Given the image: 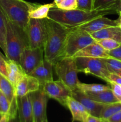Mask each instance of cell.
I'll return each mask as SVG.
<instances>
[{"instance_id":"36","label":"cell","mask_w":121,"mask_h":122,"mask_svg":"<svg viewBox=\"0 0 121 122\" xmlns=\"http://www.w3.org/2000/svg\"><path fill=\"white\" fill-rule=\"evenodd\" d=\"M7 58H0V73L7 77V71L6 68Z\"/></svg>"},{"instance_id":"22","label":"cell","mask_w":121,"mask_h":122,"mask_svg":"<svg viewBox=\"0 0 121 122\" xmlns=\"http://www.w3.org/2000/svg\"><path fill=\"white\" fill-rule=\"evenodd\" d=\"M91 100L102 104L114 103L119 102L115 97L111 88L107 90L98 92H85Z\"/></svg>"},{"instance_id":"14","label":"cell","mask_w":121,"mask_h":122,"mask_svg":"<svg viewBox=\"0 0 121 122\" xmlns=\"http://www.w3.org/2000/svg\"><path fill=\"white\" fill-rule=\"evenodd\" d=\"M53 64L45 58L40 64L29 75L38 80L40 85L43 86L46 83L53 81Z\"/></svg>"},{"instance_id":"9","label":"cell","mask_w":121,"mask_h":122,"mask_svg":"<svg viewBox=\"0 0 121 122\" xmlns=\"http://www.w3.org/2000/svg\"><path fill=\"white\" fill-rule=\"evenodd\" d=\"M44 48L27 47L23 51L20 58V64L27 75H30L43 60Z\"/></svg>"},{"instance_id":"26","label":"cell","mask_w":121,"mask_h":122,"mask_svg":"<svg viewBox=\"0 0 121 122\" xmlns=\"http://www.w3.org/2000/svg\"><path fill=\"white\" fill-rule=\"evenodd\" d=\"M6 26L5 22L4 15L0 8V48L4 51V54L6 52Z\"/></svg>"},{"instance_id":"19","label":"cell","mask_w":121,"mask_h":122,"mask_svg":"<svg viewBox=\"0 0 121 122\" xmlns=\"http://www.w3.org/2000/svg\"><path fill=\"white\" fill-rule=\"evenodd\" d=\"M66 107L70 110L72 114L73 122H85L90 114L85 107L72 97H70L67 100Z\"/></svg>"},{"instance_id":"32","label":"cell","mask_w":121,"mask_h":122,"mask_svg":"<svg viewBox=\"0 0 121 122\" xmlns=\"http://www.w3.org/2000/svg\"><path fill=\"white\" fill-rule=\"evenodd\" d=\"M94 0H77V9L90 11L93 10Z\"/></svg>"},{"instance_id":"3","label":"cell","mask_w":121,"mask_h":122,"mask_svg":"<svg viewBox=\"0 0 121 122\" xmlns=\"http://www.w3.org/2000/svg\"><path fill=\"white\" fill-rule=\"evenodd\" d=\"M4 19L6 26L5 56L7 59L14 60L19 63L23 51L29 46L26 31L12 23L5 15Z\"/></svg>"},{"instance_id":"15","label":"cell","mask_w":121,"mask_h":122,"mask_svg":"<svg viewBox=\"0 0 121 122\" xmlns=\"http://www.w3.org/2000/svg\"><path fill=\"white\" fill-rule=\"evenodd\" d=\"M41 87L37 79L29 75L24 76L15 87L17 97H21L37 91Z\"/></svg>"},{"instance_id":"2","label":"cell","mask_w":121,"mask_h":122,"mask_svg":"<svg viewBox=\"0 0 121 122\" xmlns=\"http://www.w3.org/2000/svg\"><path fill=\"white\" fill-rule=\"evenodd\" d=\"M47 35L44 46V58L53 66L62 58L64 48L68 34L71 29H68L60 24L45 19Z\"/></svg>"},{"instance_id":"44","label":"cell","mask_w":121,"mask_h":122,"mask_svg":"<svg viewBox=\"0 0 121 122\" xmlns=\"http://www.w3.org/2000/svg\"><path fill=\"white\" fill-rule=\"evenodd\" d=\"M0 58H5V57H4L1 52H0Z\"/></svg>"},{"instance_id":"27","label":"cell","mask_w":121,"mask_h":122,"mask_svg":"<svg viewBox=\"0 0 121 122\" xmlns=\"http://www.w3.org/2000/svg\"><path fill=\"white\" fill-rule=\"evenodd\" d=\"M119 0H94L93 10L103 8H111L117 11Z\"/></svg>"},{"instance_id":"5","label":"cell","mask_w":121,"mask_h":122,"mask_svg":"<svg viewBox=\"0 0 121 122\" xmlns=\"http://www.w3.org/2000/svg\"><path fill=\"white\" fill-rule=\"evenodd\" d=\"M54 68L59 81H61L71 92L78 89L80 82L77 76L78 70L74 58H62L56 63Z\"/></svg>"},{"instance_id":"39","label":"cell","mask_w":121,"mask_h":122,"mask_svg":"<svg viewBox=\"0 0 121 122\" xmlns=\"http://www.w3.org/2000/svg\"><path fill=\"white\" fill-rule=\"evenodd\" d=\"M8 122H20L18 114L13 116L8 115Z\"/></svg>"},{"instance_id":"18","label":"cell","mask_w":121,"mask_h":122,"mask_svg":"<svg viewBox=\"0 0 121 122\" xmlns=\"http://www.w3.org/2000/svg\"><path fill=\"white\" fill-rule=\"evenodd\" d=\"M75 57L107 58L110 57L108 55L107 51L104 50L96 41L78 51L74 55L73 58Z\"/></svg>"},{"instance_id":"43","label":"cell","mask_w":121,"mask_h":122,"mask_svg":"<svg viewBox=\"0 0 121 122\" xmlns=\"http://www.w3.org/2000/svg\"><path fill=\"white\" fill-rule=\"evenodd\" d=\"M62 1H63V0H54V3L55 4V5H56L57 4H58L59 3H60V2H61Z\"/></svg>"},{"instance_id":"21","label":"cell","mask_w":121,"mask_h":122,"mask_svg":"<svg viewBox=\"0 0 121 122\" xmlns=\"http://www.w3.org/2000/svg\"><path fill=\"white\" fill-rule=\"evenodd\" d=\"M54 7H56L54 2L42 5L31 3L29 10V18L35 19H46L50 10Z\"/></svg>"},{"instance_id":"35","label":"cell","mask_w":121,"mask_h":122,"mask_svg":"<svg viewBox=\"0 0 121 122\" xmlns=\"http://www.w3.org/2000/svg\"><path fill=\"white\" fill-rule=\"evenodd\" d=\"M109 79V83L110 82H112V83H115L121 86V76H120L117 74L110 73Z\"/></svg>"},{"instance_id":"41","label":"cell","mask_w":121,"mask_h":122,"mask_svg":"<svg viewBox=\"0 0 121 122\" xmlns=\"http://www.w3.org/2000/svg\"><path fill=\"white\" fill-rule=\"evenodd\" d=\"M0 122H8V115L7 114H4L1 118Z\"/></svg>"},{"instance_id":"40","label":"cell","mask_w":121,"mask_h":122,"mask_svg":"<svg viewBox=\"0 0 121 122\" xmlns=\"http://www.w3.org/2000/svg\"><path fill=\"white\" fill-rule=\"evenodd\" d=\"M117 14L121 16V0H119L118 6L117 8Z\"/></svg>"},{"instance_id":"13","label":"cell","mask_w":121,"mask_h":122,"mask_svg":"<svg viewBox=\"0 0 121 122\" xmlns=\"http://www.w3.org/2000/svg\"><path fill=\"white\" fill-rule=\"evenodd\" d=\"M113 26H117V20H112L105 16H102L85 23L74 29L82 30L86 31L89 33H91L104 28Z\"/></svg>"},{"instance_id":"10","label":"cell","mask_w":121,"mask_h":122,"mask_svg":"<svg viewBox=\"0 0 121 122\" xmlns=\"http://www.w3.org/2000/svg\"><path fill=\"white\" fill-rule=\"evenodd\" d=\"M32 111L33 114V122H42L46 115V107L48 97L44 91L42 86L39 89L30 94Z\"/></svg>"},{"instance_id":"28","label":"cell","mask_w":121,"mask_h":122,"mask_svg":"<svg viewBox=\"0 0 121 122\" xmlns=\"http://www.w3.org/2000/svg\"><path fill=\"white\" fill-rule=\"evenodd\" d=\"M106 63L108 70L110 73H116L118 71H121V61L115 58L109 57L107 58H104Z\"/></svg>"},{"instance_id":"8","label":"cell","mask_w":121,"mask_h":122,"mask_svg":"<svg viewBox=\"0 0 121 122\" xmlns=\"http://www.w3.org/2000/svg\"><path fill=\"white\" fill-rule=\"evenodd\" d=\"M25 31L29 47L44 48L47 35L45 19H30Z\"/></svg>"},{"instance_id":"20","label":"cell","mask_w":121,"mask_h":122,"mask_svg":"<svg viewBox=\"0 0 121 122\" xmlns=\"http://www.w3.org/2000/svg\"><path fill=\"white\" fill-rule=\"evenodd\" d=\"M90 34L96 41L103 39H112L121 44V30L119 26L107 27Z\"/></svg>"},{"instance_id":"17","label":"cell","mask_w":121,"mask_h":122,"mask_svg":"<svg viewBox=\"0 0 121 122\" xmlns=\"http://www.w3.org/2000/svg\"><path fill=\"white\" fill-rule=\"evenodd\" d=\"M6 68L7 71V78L15 89L18 83L27 74L25 73L19 63L11 60L7 59Z\"/></svg>"},{"instance_id":"12","label":"cell","mask_w":121,"mask_h":122,"mask_svg":"<svg viewBox=\"0 0 121 122\" xmlns=\"http://www.w3.org/2000/svg\"><path fill=\"white\" fill-rule=\"evenodd\" d=\"M71 97L79 101L85 107L89 114L100 117L101 111L104 104L93 101L85 92L79 89L71 92Z\"/></svg>"},{"instance_id":"6","label":"cell","mask_w":121,"mask_h":122,"mask_svg":"<svg viewBox=\"0 0 121 122\" xmlns=\"http://www.w3.org/2000/svg\"><path fill=\"white\" fill-rule=\"evenodd\" d=\"M76 64L78 72L90 74L109 83V75L104 58L92 57H75Z\"/></svg>"},{"instance_id":"25","label":"cell","mask_w":121,"mask_h":122,"mask_svg":"<svg viewBox=\"0 0 121 122\" xmlns=\"http://www.w3.org/2000/svg\"><path fill=\"white\" fill-rule=\"evenodd\" d=\"M110 89V86L102 84H88L79 82L78 89L84 92H98Z\"/></svg>"},{"instance_id":"29","label":"cell","mask_w":121,"mask_h":122,"mask_svg":"<svg viewBox=\"0 0 121 122\" xmlns=\"http://www.w3.org/2000/svg\"><path fill=\"white\" fill-rule=\"evenodd\" d=\"M96 42L106 51H111L121 45V43L112 39H103Z\"/></svg>"},{"instance_id":"45","label":"cell","mask_w":121,"mask_h":122,"mask_svg":"<svg viewBox=\"0 0 121 122\" xmlns=\"http://www.w3.org/2000/svg\"><path fill=\"white\" fill-rule=\"evenodd\" d=\"M116 74H117V75H119L120 76H121V71H118V72H117V73H116Z\"/></svg>"},{"instance_id":"37","label":"cell","mask_w":121,"mask_h":122,"mask_svg":"<svg viewBox=\"0 0 121 122\" xmlns=\"http://www.w3.org/2000/svg\"><path fill=\"white\" fill-rule=\"evenodd\" d=\"M105 120L107 122H121V110Z\"/></svg>"},{"instance_id":"49","label":"cell","mask_w":121,"mask_h":122,"mask_svg":"<svg viewBox=\"0 0 121 122\" xmlns=\"http://www.w3.org/2000/svg\"><path fill=\"white\" fill-rule=\"evenodd\" d=\"M0 112H1V113H2V112H1V108H0Z\"/></svg>"},{"instance_id":"11","label":"cell","mask_w":121,"mask_h":122,"mask_svg":"<svg viewBox=\"0 0 121 122\" xmlns=\"http://www.w3.org/2000/svg\"><path fill=\"white\" fill-rule=\"evenodd\" d=\"M42 87L48 98L56 100L66 107L67 100L71 97V91L61 81H51L45 83Z\"/></svg>"},{"instance_id":"23","label":"cell","mask_w":121,"mask_h":122,"mask_svg":"<svg viewBox=\"0 0 121 122\" xmlns=\"http://www.w3.org/2000/svg\"><path fill=\"white\" fill-rule=\"evenodd\" d=\"M0 90L7 97L11 103L17 98L15 89L7 77L0 73Z\"/></svg>"},{"instance_id":"31","label":"cell","mask_w":121,"mask_h":122,"mask_svg":"<svg viewBox=\"0 0 121 122\" xmlns=\"http://www.w3.org/2000/svg\"><path fill=\"white\" fill-rule=\"evenodd\" d=\"M11 103L9 101L7 97L0 90V108L4 114H8L10 110Z\"/></svg>"},{"instance_id":"47","label":"cell","mask_w":121,"mask_h":122,"mask_svg":"<svg viewBox=\"0 0 121 122\" xmlns=\"http://www.w3.org/2000/svg\"><path fill=\"white\" fill-rule=\"evenodd\" d=\"M42 122H48V121H47V117L45 118V119L43 120V121Z\"/></svg>"},{"instance_id":"33","label":"cell","mask_w":121,"mask_h":122,"mask_svg":"<svg viewBox=\"0 0 121 122\" xmlns=\"http://www.w3.org/2000/svg\"><path fill=\"white\" fill-rule=\"evenodd\" d=\"M109 84L110 85V88L112 91L113 94L118 100V101L121 102V86L112 82H110Z\"/></svg>"},{"instance_id":"24","label":"cell","mask_w":121,"mask_h":122,"mask_svg":"<svg viewBox=\"0 0 121 122\" xmlns=\"http://www.w3.org/2000/svg\"><path fill=\"white\" fill-rule=\"evenodd\" d=\"M121 110V102L104 104L101 111L100 118L102 120H107L115 113Z\"/></svg>"},{"instance_id":"16","label":"cell","mask_w":121,"mask_h":122,"mask_svg":"<svg viewBox=\"0 0 121 122\" xmlns=\"http://www.w3.org/2000/svg\"><path fill=\"white\" fill-rule=\"evenodd\" d=\"M18 116L20 122H34L30 95L17 97Z\"/></svg>"},{"instance_id":"7","label":"cell","mask_w":121,"mask_h":122,"mask_svg":"<svg viewBox=\"0 0 121 122\" xmlns=\"http://www.w3.org/2000/svg\"><path fill=\"white\" fill-rule=\"evenodd\" d=\"M96 41L87 32L77 29H71L68 34L62 58L73 57L76 53Z\"/></svg>"},{"instance_id":"38","label":"cell","mask_w":121,"mask_h":122,"mask_svg":"<svg viewBox=\"0 0 121 122\" xmlns=\"http://www.w3.org/2000/svg\"><path fill=\"white\" fill-rule=\"evenodd\" d=\"M101 121H102V119L100 117L89 114L85 122H101Z\"/></svg>"},{"instance_id":"30","label":"cell","mask_w":121,"mask_h":122,"mask_svg":"<svg viewBox=\"0 0 121 122\" xmlns=\"http://www.w3.org/2000/svg\"><path fill=\"white\" fill-rule=\"evenodd\" d=\"M56 7L62 10L77 9V0H63L57 4Z\"/></svg>"},{"instance_id":"46","label":"cell","mask_w":121,"mask_h":122,"mask_svg":"<svg viewBox=\"0 0 121 122\" xmlns=\"http://www.w3.org/2000/svg\"><path fill=\"white\" fill-rule=\"evenodd\" d=\"M3 115H4V114H2V113H1V112H0V120H1V118H2V116H3Z\"/></svg>"},{"instance_id":"34","label":"cell","mask_w":121,"mask_h":122,"mask_svg":"<svg viewBox=\"0 0 121 122\" xmlns=\"http://www.w3.org/2000/svg\"><path fill=\"white\" fill-rule=\"evenodd\" d=\"M107 54L111 58H115L121 61V45L114 50L107 51Z\"/></svg>"},{"instance_id":"1","label":"cell","mask_w":121,"mask_h":122,"mask_svg":"<svg viewBox=\"0 0 121 122\" xmlns=\"http://www.w3.org/2000/svg\"><path fill=\"white\" fill-rule=\"evenodd\" d=\"M117 14L116 9L103 8L90 11L75 9L62 10L56 7L50 10L47 18L68 29H74L96 18L109 14Z\"/></svg>"},{"instance_id":"42","label":"cell","mask_w":121,"mask_h":122,"mask_svg":"<svg viewBox=\"0 0 121 122\" xmlns=\"http://www.w3.org/2000/svg\"><path fill=\"white\" fill-rule=\"evenodd\" d=\"M117 26H119V28L121 29V16L119 17L118 19H117Z\"/></svg>"},{"instance_id":"48","label":"cell","mask_w":121,"mask_h":122,"mask_svg":"<svg viewBox=\"0 0 121 122\" xmlns=\"http://www.w3.org/2000/svg\"><path fill=\"white\" fill-rule=\"evenodd\" d=\"M101 122H107L106 121V120H102V121H101Z\"/></svg>"},{"instance_id":"4","label":"cell","mask_w":121,"mask_h":122,"mask_svg":"<svg viewBox=\"0 0 121 122\" xmlns=\"http://www.w3.org/2000/svg\"><path fill=\"white\" fill-rule=\"evenodd\" d=\"M31 2L24 0H0V8L14 24L25 30L29 21Z\"/></svg>"}]
</instances>
